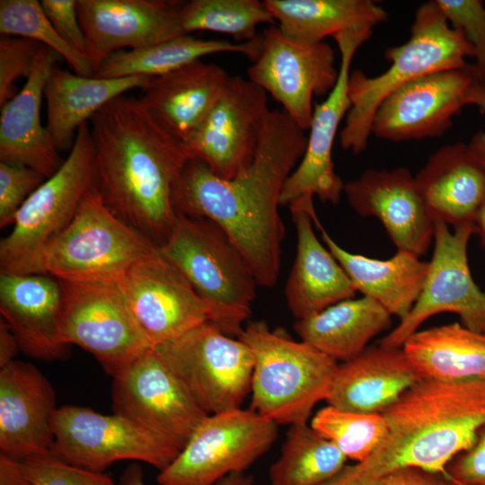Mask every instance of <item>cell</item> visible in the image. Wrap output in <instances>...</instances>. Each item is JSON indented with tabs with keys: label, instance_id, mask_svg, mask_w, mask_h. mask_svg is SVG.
<instances>
[{
	"label": "cell",
	"instance_id": "obj_31",
	"mask_svg": "<svg viewBox=\"0 0 485 485\" xmlns=\"http://www.w3.org/2000/svg\"><path fill=\"white\" fill-rule=\"evenodd\" d=\"M391 316L378 302L363 296L339 302L297 320L294 328L302 341L344 362L359 355L375 336L388 330Z\"/></svg>",
	"mask_w": 485,
	"mask_h": 485
},
{
	"label": "cell",
	"instance_id": "obj_50",
	"mask_svg": "<svg viewBox=\"0 0 485 485\" xmlns=\"http://www.w3.org/2000/svg\"><path fill=\"white\" fill-rule=\"evenodd\" d=\"M485 118V92L477 105ZM479 163L485 171V128L484 130L476 133L468 145Z\"/></svg>",
	"mask_w": 485,
	"mask_h": 485
},
{
	"label": "cell",
	"instance_id": "obj_6",
	"mask_svg": "<svg viewBox=\"0 0 485 485\" xmlns=\"http://www.w3.org/2000/svg\"><path fill=\"white\" fill-rule=\"evenodd\" d=\"M238 339L254 357L251 409L278 425L306 423L327 399L337 361L264 321L249 322Z\"/></svg>",
	"mask_w": 485,
	"mask_h": 485
},
{
	"label": "cell",
	"instance_id": "obj_18",
	"mask_svg": "<svg viewBox=\"0 0 485 485\" xmlns=\"http://www.w3.org/2000/svg\"><path fill=\"white\" fill-rule=\"evenodd\" d=\"M119 285L137 323L154 347L211 320L207 304L157 247L137 260Z\"/></svg>",
	"mask_w": 485,
	"mask_h": 485
},
{
	"label": "cell",
	"instance_id": "obj_3",
	"mask_svg": "<svg viewBox=\"0 0 485 485\" xmlns=\"http://www.w3.org/2000/svg\"><path fill=\"white\" fill-rule=\"evenodd\" d=\"M382 414L387 436L366 460L350 465L357 476L376 481L406 467L445 475L485 427V379L423 378Z\"/></svg>",
	"mask_w": 485,
	"mask_h": 485
},
{
	"label": "cell",
	"instance_id": "obj_45",
	"mask_svg": "<svg viewBox=\"0 0 485 485\" xmlns=\"http://www.w3.org/2000/svg\"><path fill=\"white\" fill-rule=\"evenodd\" d=\"M380 485H454L443 474L419 468L406 467L393 471L383 477Z\"/></svg>",
	"mask_w": 485,
	"mask_h": 485
},
{
	"label": "cell",
	"instance_id": "obj_17",
	"mask_svg": "<svg viewBox=\"0 0 485 485\" xmlns=\"http://www.w3.org/2000/svg\"><path fill=\"white\" fill-rule=\"evenodd\" d=\"M269 110L263 89L230 76L207 116L183 143L191 158L219 178L232 179L251 163Z\"/></svg>",
	"mask_w": 485,
	"mask_h": 485
},
{
	"label": "cell",
	"instance_id": "obj_8",
	"mask_svg": "<svg viewBox=\"0 0 485 485\" xmlns=\"http://www.w3.org/2000/svg\"><path fill=\"white\" fill-rule=\"evenodd\" d=\"M96 186L94 146L88 122L77 130L59 169L23 203L13 229L0 242V273L41 274L48 243L74 218L85 194Z\"/></svg>",
	"mask_w": 485,
	"mask_h": 485
},
{
	"label": "cell",
	"instance_id": "obj_39",
	"mask_svg": "<svg viewBox=\"0 0 485 485\" xmlns=\"http://www.w3.org/2000/svg\"><path fill=\"white\" fill-rule=\"evenodd\" d=\"M36 40L22 37L0 38V106L14 98L17 93L14 82L31 75L41 48Z\"/></svg>",
	"mask_w": 485,
	"mask_h": 485
},
{
	"label": "cell",
	"instance_id": "obj_29",
	"mask_svg": "<svg viewBox=\"0 0 485 485\" xmlns=\"http://www.w3.org/2000/svg\"><path fill=\"white\" fill-rule=\"evenodd\" d=\"M312 218L326 247L348 274L357 291L378 302L400 321L404 319L421 292L429 263L404 251H397L388 260L349 252L325 231L315 209L312 212Z\"/></svg>",
	"mask_w": 485,
	"mask_h": 485
},
{
	"label": "cell",
	"instance_id": "obj_11",
	"mask_svg": "<svg viewBox=\"0 0 485 485\" xmlns=\"http://www.w3.org/2000/svg\"><path fill=\"white\" fill-rule=\"evenodd\" d=\"M277 436L278 424L251 409L207 415L156 481L160 485H216L232 473L244 472Z\"/></svg>",
	"mask_w": 485,
	"mask_h": 485
},
{
	"label": "cell",
	"instance_id": "obj_23",
	"mask_svg": "<svg viewBox=\"0 0 485 485\" xmlns=\"http://www.w3.org/2000/svg\"><path fill=\"white\" fill-rule=\"evenodd\" d=\"M62 291L47 274L0 273V312L21 351L40 360L67 357L69 346L59 335Z\"/></svg>",
	"mask_w": 485,
	"mask_h": 485
},
{
	"label": "cell",
	"instance_id": "obj_30",
	"mask_svg": "<svg viewBox=\"0 0 485 485\" xmlns=\"http://www.w3.org/2000/svg\"><path fill=\"white\" fill-rule=\"evenodd\" d=\"M151 77H87L55 65L44 88L47 101V128L57 148H72L78 128L101 109L126 92L145 89Z\"/></svg>",
	"mask_w": 485,
	"mask_h": 485
},
{
	"label": "cell",
	"instance_id": "obj_4",
	"mask_svg": "<svg viewBox=\"0 0 485 485\" xmlns=\"http://www.w3.org/2000/svg\"><path fill=\"white\" fill-rule=\"evenodd\" d=\"M384 57L391 66L383 74L371 77L356 69L348 76L350 107L340 142L354 154L366 148L374 116L386 97L427 75L466 66L467 57L475 58V50L460 31L449 25L433 0L416 10L409 40L386 48Z\"/></svg>",
	"mask_w": 485,
	"mask_h": 485
},
{
	"label": "cell",
	"instance_id": "obj_9",
	"mask_svg": "<svg viewBox=\"0 0 485 485\" xmlns=\"http://www.w3.org/2000/svg\"><path fill=\"white\" fill-rule=\"evenodd\" d=\"M155 348L207 415L241 408L251 392L254 366L251 350L211 322Z\"/></svg>",
	"mask_w": 485,
	"mask_h": 485
},
{
	"label": "cell",
	"instance_id": "obj_15",
	"mask_svg": "<svg viewBox=\"0 0 485 485\" xmlns=\"http://www.w3.org/2000/svg\"><path fill=\"white\" fill-rule=\"evenodd\" d=\"M112 378L113 413L166 438L181 450L207 416L155 347L144 350Z\"/></svg>",
	"mask_w": 485,
	"mask_h": 485
},
{
	"label": "cell",
	"instance_id": "obj_16",
	"mask_svg": "<svg viewBox=\"0 0 485 485\" xmlns=\"http://www.w3.org/2000/svg\"><path fill=\"white\" fill-rule=\"evenodd\" d=\"M260 38V52L248 69L249 80L269 93L302 129L308 130L313 98L328 95L339 77L334 49L325 41L291 40L278 26L267 28Z\"/></svg>",
	"mask_w": 485,
	"mask_h": 485
},
{
	"label": "cell",
	"instance_id": "obj_7",
	"mask_svg": "<svg viewBox=\"0 0 485 485\" xmlns=\"http://www.w3.org/2000/svg\"><path fill=\"white\" fill-rule=\"evenodd\" d=\"M155 247L111 211L95 186L68 225L46 246L40 271L62 281L119 283Z\"/></svg>",
	"mask_w": 485,
	"mask_h": 485
},
{
	"label": "cell",
	"instance_id": "obj_25",
	"mask_svg": "<svg viewBox=\"0 0 485 485\" xmlns=\"http://www.w3.org/2000/svg\"><path fill=\"white\" fill-rule=\"evenodd\" d=\"M421 379L402 348L370 346L338 364L326 401L341 410L382 414Z\"/></svg>",
	"mask_w": 485,
	"mask_h": 485
},
{
	"label": "cell",
	"instance_id": "obj_44",
	"mask_svg": "<svg viewBox=\"0 0 485 485\" xmlns=\"http://www.w3.org/2000/svg\"><path fill=\"white\" fill-rule=\"evenodd\" d=\"M40 4L60 37L85 55V39L78 19L76 0H42Z\"/></svg>",
	"mask_w": 485,
	"mask_h": 485
},
{
	"label": "cell",
	"instance_id": "obj_46",
	"mask_svg": "<svg viewBox=\"0 0 485 485\" xmlns=\"http://www.w3.org/2000/svg\"><path fill=\"white\" fill-rule=\"evenodd\" d=\"M253 483L252 476L240 472L225 477L216 485H253ZM117 485H145L141 466L137 463H132L127 467Z\"/></svg>",
	"mask_w": 485,
	"mask_h": 485
},
{
	"label": "cell",
	"instance_id": "obj_51",
	"mask_svg": "<svg viewBox=\"0 0 485 485\" xmlns=\"http://www.w3.org/2000/svg\"><path fill=\"white\" fill-rule=\"evenodd\" d=\"M475 233H478L485 247V203L479 210L474 221Z\"/></svg>",
	"mask_w": 485,
	"mask_h": 485
},
{
	"label": "cell",
	"instance_id": "obj_47",
	"mask_svg": "<svg viewBox=\"0 0 485 485\" xmlns=\"http://www.w3.org/2000/svg\"><path fill=\"white\" fill-rule=\"evenodd\" d=\"M0 485H34L23 461L0 454Z\"/></svg>",
	"mask_w": 485,
	"mask_h": 485
},
{
	"label": "cell",
	"instance_id": "obj_36",
	"mask_svg": "<svg viewBox=\"0 0 485 485\" xmlns=\"http://www.w3.org/2000/svg\"><path fill=\"white\" fill-rule=\"evenodd\" d=\"M180 19L186 34L209 31L230 35L237 42L255 39L256 27L275 19L263 1L190 0L181 2Z\"/></svg>",
	"mask_w": 485,
	"mask_h": 485
},
{
	"label": "cell",
	"instance_id": "obj_28",
	"mask_svg": "<svg viewBox=\"0 0 485 485\" xmlns=\"http://www.w3.org/2000/svg\"><path fill=\"white\" fill-rule=\"evenodd\" d=\"M229 78L222 67L198 59L152 78L140 101L163 129L184 142L207 116Z\"/></svg>",
	"mask_w": 485,
	"mask_h": 485
},
{
	"label": "cell",
	"instance_id": "obj_34",
	"mask_svg": "<svg viewBox=\"0 0 485 485\" xmlns=\"http://www.w3.org/2000/svg\"><path fill=\"white\" fill-rule=\"evenodd\" d=\"M260 35L245 42H231L201 40L185 34L142 48L119 50L110 56L93 76L108 79L128 76L154 78L202 57L222 52L240 53L253 61L260 52Z\"/></svg>",
	"mask_w": 485,
	"mask_h": 485
},
{
	"label": "cell",
	"instance_id": "obj_13",
	"mask_svg": "<svg viewBox=\"0 0 485 485\" xmlns=\"http://www.w3.org/2000/svg\"><path fill=\"white\" fill-rule=\"evenodd\" d=\"M484 92L485 77L474 64L427 75L383 101L371 134L392 142L440 137L463 107L478 105Z\"/></svg>",
	"mask_w": 485,
	"mask_h": 485
},
{
	"label": "cell",
	"instance_id": "obj_19",
	"mask_svg": "<svg viewBox=\"0 0 485 485\" xmlns=\"http://www.w3.org/2000/svg\"><path fill=\"white\" fill-rule=\"evenodd\" d=\"M372 34L373 29L366 28L332 37L340 53L339 77L326 99L313 107L305 152L284 184L280 206L289 205L304 196H317L323 202L339 203L345 183L334 170L332 146L339 126L350 107L348 82L353 57Z\"/></svg>",
	"mask_w": 485,
	"mask_h": 485
},
{
	"label": "cell",
	"instance_id": "obj_43",
	"mask_svg": "<svg viewBox=\"0 0 485 485\" xmlns=\"http://www.w3.org/2000/svg\"><path fill=\"white\" fill-rule=\"evenodd\" d=\"M445 472L454 485H485V427L473 445L448 463Z\"/></svg>",
	"mask_w": 485,
	"mask_h": 485
},
{
	"label": "cell",
	"instance_id": "obj_14",
	"mask_svg": "<svg viewBox=\"0 0 485 485\" xmlns=\"http://www.w3.org/2000/svg\"><path fill=\"white\" fill-rule=\"evenodd\" d=\"M473 225L454 228L435 222L434 252L421 292L407 316L378 345L401 348L429 317L456 313L464 327L485 334V293L474 282L468 263L467 247Z\"/></svg>",
	"mask_w": 485,
	"mask_h": 485
},
{
	"label": "cell",
	"instance_id": "obj_24",
	"mask_svg": "<svg viewBox=\"0 0 485 485\" xmlns=\"http://www.w3.org/2000/svg\"><path fill=\"white\" fill-rule=\"evenodd\" d=\"M296 229V254L285 296L297 320L313 316L357 292L352 281L313 228V197L304 196L289 205Z\"/></svg>",
	"mask_w": 485,
	"mask_h": 485
},
{
	"label": "cell",
	"instance_id": "obj_42",
	"mask_svg": "<svg viewBox=\"0 0 485 485\" xmlns=\"http://www.w3.org/2000/svg\"><path fill=\"white\" fill-rule=\"evenodd\" d=\"M23 462L34 485H117L103 472L69 464L52 454Z\"/></svg>",
	"mask_w": 485,
	"mask_h": 485
},
{
	"label": "cell",
	"instance_id": "obj_40",
	"mask_svg": "<svg viewBox=\"0 0 485 485\" xmlns=\"http://www.w3.org/2000/svg\"><path fill=\"white\" fill-rule=\"evenodd\" d=\"M449 25L475 50V66L485 77V7L480 0H436Z\"/></svg>",
	"mask_w": 485,
	"mask_h": 485
},
{
	"label": "cell",
	"instance_id": "obj_27",
	"mask_svg": "<svg viewBox=\"0 0 485 485\" xmlns=\"http://www.w3.org/2000/svg\"><path fill=\"white\" fill-rule=\"evenodd\" d=\"M435 222L454 228L473 225L485 203V171L468 145L444 146L414 176Z\"/></svg>",
	"mask_w": 485,
	"mask_h": 485
},
{
	"label": "cell",
	"instance_id": "obj_49",
	"mask_svg": "<svg viewBox=\"0 0 485 485\" xmlns=\"http://www.w3.org/2000/svg\"><path fill=\"white\" fill-rule=\"evenodd\" d=\"M381 480L360 478L353 472L350 465H345L336 475L320 485H380Z\"/></svg>",
	"mask_w": 485,
	"mask_h": 485
},
{
	"label": "cell",
	"instance_id": "obj_1",
	"mask_svg": "<svg viewBox=\"0 0 485 485\" xmlns=\"http://www.w3.org/2000/svg\"><path fill=\"white\" fill-rule=\"evenodd\" d=\"M283 110H270L251 163L232 179L190 159L174 182L177 214L217 224L238 248L260 286L272 287L280 272L286 228L278 212L284 184L302 159L307 136Z\"/></svg>",
	"mask_w": 485,
	"mask_h": 485
},
{
	"label": "cell",
	"instance_id": "obj_10",
	"mask_svg": "<svg viewBox=\"0 0 485 485\" xmlns=\"http://www.w3.org/2000/svg\"><path fill=\"white\" fill-rule=\"evenodd\" d=\"M58 281L59 335L64 344L92 354L112 377L154 347L137 323L119 283Z\"/></svg>",
	"mask_w": 485,
	"mask_h": 485
},
{
	"label": "cell",
	"instance_id": "obj_2",
	"mask_svg": "<svg viewBox=\"0 0 485 485\" xmlns=\"http://www.w3.org/2000/svg\"><path fill=\"white\" fill-rule=\"evenodd\" d=\"M90 120L96 186L104 203L161 245L178 218L172 194L191 159L187 146L155 122L140 99L124 94Z\"/></svg>",
	"mask_w": 485,
	"mask_h": 485
},
{
	"label": "cell",
	"instance_id": "obj_37",
	"mask_svg": "<svg viewBox=\"0 0 485 485\" xmlns=\"http://www.w3.org/2000/svg\"><path fill=\"white\" fill-rule=\"evenodd\" d=\"M310 426L357 463L366 460L388 433L386 419L381 413L351 412L330 405L315 413Z\"/></svg>",
	"mask_w": 485,
	"mask_h": 485
},
{
	"label": "cell",
	"instance_id": "obj_26",
	"mask_svg": "<svg viewBox=\"0 0 485 485\" xmlns=\"http://www.w3.org/2000/svg\"><path fill=\"white\" fill-rule=\"evenodd\" d=\"M60 57L55 50L42 45L24 85L14 98L1 107L0 162L27 166L47 179L64 162L40 119L45 84Z\"/></svg>",
	"mask_w": 485,
	"mask_h": 485
},
{
	"label": "cell",
	"instance_id": "obj_5",
	"mask_svg": "<svg viewBox=\"0 0 485 485\" xmlns=\"http://www.w3.org/2000/svg\"><path fill=\"white\" fill-rule=\"evenodd\" d=\"M157 250L207 304L210 322L238 338L251 313L259 284L227 234L209 219L178 214L170 235Z\"/></svg>",
	"mask_w": 485,
	"mask_h": 485
},
{
	"label": "cell",
	"instance_id": "obj_38",
	"mask_svg": "<svg viewBox=\"0 0 485 485\" xmlns=\"http://www.w3.org/2000/svg\"><path fill=\"white\" fill-rule=\"evenodd\" d=\"M0 33L36 40L55 50L75 74L87 77L94 75L88 57L60 37L38 0H1Z\"/></svg>",
	"mask_w": 485,
	"mask_h": 485
},
{
	"label": "cell",
	"instance_id": "obj_33",
	"mask_svg": "<svg viewBox=\"0 0 485 485\" xmlns=\"http://www.w3.org/2000/svg\"><path fill=\"white\" fill-rule=\"evenodd\" d=\"M280 31L301 43H319L338 33L373 29L388 13L372 0H264Z\"/></svg>",
	"mask_w": 485,
	"mask_h": 485
},
{
	"label": "cell",
	"instance_id": "obj_48",
	"mask_svg": "<svg viewBox=\"0 0 485 485\" xmlns=\"http://www.w3.org/2000/svg\"><path fill=\"white\" fill-rule=\"evenodd\" d=\"M21 351L19 343L6 322L0 320V368L15 360Z\"/></svg>",
	"mask_w": 485,
	"mask_h": 485
},
{
	"label": "cell",
	"instance_id": "obj_21",
	"mask_svg": "<svg viewBox=\"0 0 485 485\" xmlns=\"http://www.w3.org/2000/svg\"><path fill=\"white\" fill-rule=\"evenodd\" d=\"M349 206L361 216H375L397 248L420 257L434 240L435 221L406 168L367 169L344 185Z\"/></svg>",
	"mask_w": 485,
	"mask_h": 485
},
{
	"label": "cell",
	"instance_id": "obj_22",
	"mask_svg": "<svg viewBox=\"0 0 485 485\" xmlns=\"http://www.w3.org/2000/svg\"><path fill=\"white\" fill-rule=\"evenodd\" d=\"M57 408L53 386L32 364L1 367L0 454L21 461L51 454Z\"/></svg>",
	"mask_w": 485,
	"mask_h": 485
},
{
	"label": "cell",
	"instance_id": "obj_12",
	"mask_svg": "<svg viewBox=\"0 0 485 485\" xmlns=\"http://www.w3.org/2000/svg\"><path fill=\"white\" fill-rule=\"evenodd\" d=\"M51 454L66 463L103 472L119 461L143 462L162 471L181 451L166 438L117 414L64 405L53 419Z\"/></svg>",
	"mask_w": 485,
	"mask_h": 485
},
{
	"label": "cell",
	"instance_id": "obj_41",
	"mask_svg": "<svg viewBox=\"0 0 485 485\" xmlns=\"http://www.w3.org/2000/svg\"><path fill=\"white\" fill-rule=\"evenodd\" d=\"M47 179L39 172L20 164L0 162V227L13 225L27 198Z\"/></svg>",
	"mask_w": 485,
	"mask_h": 485
},
{
	"label": "cell",
	"instance_id": "obj_20",
	"mask_svg": "<svg viewBox=\"0 0 485 485\" xmlns=\"http://www.w3.org/2000/svg\"><path fill=\"white\" fill-rule=\"evenodd\" d=\"M179 1L76 0L94 73L112 54L137 49L185 35Z\"/></svg>",
	"mask_w": 485,
	"mask_h": 485
},
{
	"label": "cell",
	"instance_id": "obj_35",
	"mask_svg": "<svg viewBox=\"0 0 485 485\" xmlns=\"http://www.w3.org/2000/svg\"><path fill=\"white\" fill-rule=\"evenodd\" d=\"M347 459L307 423L291 425L281 454L270 466V484L320 485L340 472Z\"/></svg>",
	"mask_w": 485,
	"mask_h": 485
},
{
	"label": "cell",
	"instance_id": "obj_32",
	"mask_svg": "<svg viewBox=\"0 0 485 485\" xmlns=\"http://www.w3.org/2000/svg\"><path fill=\"white\" fill-rule=\"evenodd\" d=\"M402 349L423 378L485 379V334L451 323L417 331Z\"/></svg>",
	"mask_w": 485,
	"mask_h": 485
}]
</instances>
